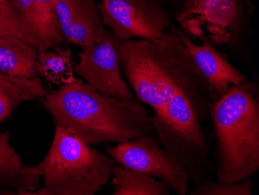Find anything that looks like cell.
Here are the masks:
<instances>
[{
    "mask_svg": "<svg viewBox=\"0 0 259 195\" xmlns=\"http://www.w3.org/2000/svg\"><path fill=\"white\" fill-rule=\"evenodd\" d=\"M44 106L55 125L90 145L126 142L155 135L152 117L136 100L105 95L78 78L46 94Z\"/></svg>",
    "mask_w": 259,
    "mask_h": 195,
    "instance_id": "1",
    "label": "cell"
},
{
    "mask_svg": "<svg viewBox=\"0 0 259 195\" xmlns=\"http://www.w3.org/2000/svg\"><path fill=\"white\" fill-rule=\"evenodd\" d=\"M120 68L138 100L155 112L161 110L180 90L203 86L178 27L152 40L119 41Z\"/></svg>",
    "mask_w": 259,
    "mask_h": 195,
    "instance_id": "2",
    "label": "cell"
},
{
    "mask_svg": "<svg viewBox=\"0 0 259 195\" xmlns=\"http://www.w3.org/2000/svg\"><path fill=\"white\" fill-rule=\"evenodd\" d=\"M216 134L217 177L225 183L251 178L259 170L258 87L247 80L209 104Z\"/></svg>",
    "mask_w": 259,
    "mask_h": 195,
    "instance_id": "3",
    "label": "cell"
},
{
    "mask_svg": "<svg viewBox=\"0 0 259 195\" xmlns=\"http://www.w3.org/2000/svg\"><path fill=\"white\" fill-rule=\"evenodd\" d=\"M209 103L203 86L177 92L152 123L163 148L187 169L190 180L198 184L207 179L209 148L201 122L209 119Z\"/></svg>",
    "mask_w": 259,
    "mask_h": 195,
    "instance_id": "4",
    "label": "cell"
},
{
    "mask_svg": "<svg viewBox=\"0 0 259 195\" xmlns=\"http://www.w3.org/2000/svg\"><path fill=\"white\" fill-rule=\"evenodd\" d=\"M115 166L110 155L55 125L49 152L36 166L44 187L27 195H95L107 184Z\"/></svg>",
    "mask_w": 259,
    "mask_h": 195,
    "instance_id": "5",
    "label": "cell"
},
{
    "mask_svg": "<svg viewBox=\"0 0 259 195\" xmlns=\"http://www.w3.org/2000/svg\"><path fill=\"white\" fill-rule=\"evenodd\" d=\"M171 17L192 40L206 37L217 47L251 62L253 0H169Z\"/></svg>",
    "mask_w": 259,
    "mask_h": 195,
    "instance_id": "6",
    "label": "cell"
},
{
    "mask_svg": "<svg viewBox=\"0 0 259 195\" xmlns=\"http://www.w3.org/2000/svg\"><path fill=\"white\" fill-rule=\"evenodd\" d=\"M102 21L121 41L159 38L171 26L169 0H101Z\"/></svg>",
    "mask_w": 259,
    "mask_h": 195,
    "instance_id": "7",
    "label": "cell"
},
{
    "mask_svg": "<svg viewBox=\"0 0 259 195\" xmlns=\"http://www.w3.org/2000/svg\"><path fill=\"white\" fill-rule=\"evenodd\" d=\"M116 164L156 177L168 183L180 195L187 193L190 175L187 169L174 155L167 152L156 135H145L119 142L107 148Z\"/></svg>",
    "mask_w": 259,
    "mask_h": 195,
    "instance_id": "8",
    "label": "cell"
},
{
    "mask_svg": "<svg viewBox=\"0 0 259 195\" xmlns=\"http://www.w3.org/2000/svg\"><path fill=\"white\" fill-rule=\"evenodd\" d=\"M119 41L108 30L103 41L79 54V61L74 65V72L101 94L120 100H135L122 76Z\"/></svg>",
    "mask_w": 259,
    "mask_h": 195,
    "instance_id": "9",
    "label": "cell"
},
{
    "mask_svg": "<svg viewBox=\"0 0 259 195\" xmlns=\"http://www.w3.org/2000/svg\"><path fill=\"white\" fill-rule=\"evenodd\" d=\"M179 34L203 80L209 104L226 94L232 86L246 82L247 77L206 37L199 38L201 45L194 43L178 27Z\"/></svg>",
    "mask_w": 259,
    "mask_h": 195,
    "instance_id": "10",
    "label": "cell"
},
{
    "mask_svg": "<svg viewBox=\"0 0 259 195\" xmlns=\"http://www.w3.org/2000/svg\"><path fill=\"white\" fill-rule=\"evenodd\" d=\"M55 9L65 40L82 50L107 37L97 0H55Z\"/></svg>",
    "mask_w": 259,
    "mask_h": 195,
    "instance_id": "11",
    "label": "cell"
},
{
    "mask_svg": "<svg viewBox=\"0 0 259 195\" xmlns=\"http://www.w3.org/2000/svg\"><path fill=\"white\" fill-rule=\"evenodd\" d=\"M8 132H0V185L17 190L18 194L27 195L37 190L40 175L37 167L24 165L10 145Z\"/></svg>",
    "mask_w": 259,
    "mask_h": 195,
    "instance_id": "12",
    "label": "cell"
},
{
    "mask_svg": "<svg viewBox=\"0 0 259 195\" xmlns=\"http://www.w3.org/2000/svg\"><path fill=\"white\" fill-rule=\"evenodd\" d=\"M37 48L0 34V72L23 80H34L37 78Z\"/></svg>",
    "mask_w": 259,
    "mask_h": 195,
    "instance_id": "13",
    "label": "cell"
},
{
    "mask_svg": "<svg viewBox=\"0 0 259 195\" xmlns=\"http://www.w3.org/2000/svg\"><path fill=\"white\" fill-rule=\"evenodd\" d=\"M112 176L113 195H168L171 191L163 180L127 167L115 166Z\"/></svg>",
    "mask_w": 259,
    "mask_h": 195,
    "instance_id": "14",
    "label": "cell"
},
{
    "mask_svg": "<svg viewBox=\"0 0 259 195\" xmlns=\"http://www.w3.org/2000/svg\"><path fill=\"white\" fill-rule=\"evenodd\" d=\"M37 72L56 85L70 84L76 78L71 52L58 47L37 52Z\"/></svg>",
    "mask_w": 259,
    "mask_h": 195,
    "instance_id": "15",
    "label": "cell"
},
{
    "mask_svg": "<svg viewBox=\"0 0 259 195\" xmlns=\"http://www.w3.org/2000/svg\"><path fill=\"white\" fill-rule=\"evenodd\" d=\"M35 12L38 29L37 52L58 47L65 37L58 23L55 0H35Z\"/></svg>",
    "mask_w": 259,
    "mask_h": 195,
    "instance_id": "16",
    "label": "cell"
},
{
    "mask_svg": "<svg viewBox=\"0 0 259 195\" xmlns=\"http://www.w3.org/2000/svg\"><path fill=\"white\" fill-rule=\"evenodd\" d=\"M0 89L17 99L20 104L46 95L45 88L38 78L23 80L0 72Z\"/></svg>",
    "mask_w": 259,
    "mask_h": 195,
    "instance_id": "17",
    "label": "cell"
},
{
    "mask_svg": "<svg viewBox=\"0 0 259 195\" xmlns=\"http://www.w3.org/2000/svg\"><path fill=\"white\" fill-rule=\"evenodd\" d=\"M252 181L251 178L240 182L225 183L206 180L196 184L191 195H251Z\"/></svg>",
    "mask_w": 259,
    "mask_h": 195,
    "instance_id": "18",
    "label": "cell"
},
{
    "mask_svg": "<svg viewBox=\"0 0 259 195\" xmlns=\"http://www.w3.org/2000/svg\"><path fill=\"white\" fill-rule=\"evenodd\" d=\"M0 34L27 42L37 49L36 41L16 18L10 0H0Z\"/></svg>",
    "mask_w": 259,
    "mask_h": 195,
    "instance_id": "19",
    "label": "cell"
},
{
    "mask_svg": "<svg viewBox=\"0 0 259 195\" xmlns=\"http://www.w3.org/2000/svg\"><path fill=\"white\" fill-rule=\"evenodd\" d=\"M10 4L16 18L36 41L38 47V29L35 12V0H10Z\"/></svg>",
    "mask_w": 259,
    "mask_h": 195,
    "instance_id": "20",
    "label": "cell"
},
{
    "mask_svg": "<svg viewBox=\"0 0 259 195\" xmlns=\"http://www.w3.org/2000/svg\"><path fill=\"white\" fill-rule=\"evenodd\" d=\"M20 104L17 99L0 89V123L5 121Z\"/></svg>",
    "mask_w": 259,
    "mask_h": 195,
    "instance_id": "21",
    "label": "cell"
}]
</instances>
